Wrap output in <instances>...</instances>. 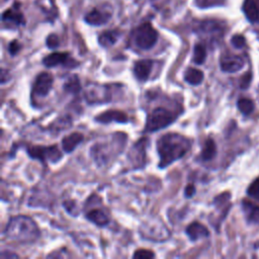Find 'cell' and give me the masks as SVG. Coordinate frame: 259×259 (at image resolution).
Here are the masks:
<instances>
[{"label": "cell", "mask_w": 259, "mask_h": 259, "mask_svg": "<svg viewBox=\"0 0 259 259\" xmlns=\"http://www.w3.org/2000/svg\"><path fill=\"white\" fill-rule=\"evenodd\" d=\"M190 149V141L176 133H167L157 141V151L160 157L159 168H166L174 161L181 159Z\"/></svg>", "instance_id": "1"}, {"label": "cell", "mask_w": 259, "mask_h": 259, "mask_svg": "<svg viewBox=\"0 0 259 259\" xmlns=\"http://www.w3.org/2000/svg\"><path fill=\"white\" fill-rule=\"evenodd\" d=\"M7 239L20 243L30 244L39 238L40 232L35 222L26 215H16L10 219L4 230Z\"/></svg>", "instance_id": "2"}, {"label": "cell", "mask_w": 259, "mask_h": 259, "mask_svg": "<svg viewBox=\"0 0 259 259\" xmlns=\"http://www.w3.org/2000/svg\"><path fill=\"white\" fill-rule=\"evenodd\" d=\"M159 38L158 30L152 25L151 22L145 21L136 26L131 33V39L133 44L140 50L152 49Z\"/></svg>", "instance_id": "3"}, {"label": "cell", "mask_w": 259, "mask_h": 259, "mask_svg": "<svg viewBox=\"0 0 259 259\" xmlns=\"http://www.w3.org/2000/svg\"><path fill=\"white\" fill-rule=\"evenodd\" d=\"M193 31L203 40L213 44L224 36L226 24L218 19H203L195 24Z\"/></svg>", "instance_id": "4"}, {"label": "cell", "mask_w": 259, "mask_h": 259, "mask_svg": "<svg viewBox=\"0 0 259 259\" xmlns=\"http://www.w3.org/2000/svg\"><path fill=\"white\" fill-rule=\"evenodd\" d=\"M177 117V114L173 111L159 106L154 108L147 116L145 131L152 133L162 130L170 125Z\"/></svg>", "instance_id": "5"}, {"label": "cell", "mask_w": 259, "mask_h": 259, "mask_svg": "<svg viewBox=\"0 0 259 259\" xmlns=\"http://www.w3.org/2000/svg\"><path fill=\"white\" fill-rule=\"evenodd\" d=\"M1 19L3 24L9 29H16L24 26L26 20L21 10V3L19 1H14L10 7L2 12Z\"/></svg>", "instance_id": "6"}, {"label": "cell", "mask_w": 259, "mask_h": 259, "mask_svg": "<svg viewBox=\"0 0 259 259\" xmlns=\"http://www.w3.org/2000/svg\"><path fill=\"white\" fill-rule=\"evenodd\" d=\"M30 158L40 160L41 162L56 163L62 159V154L56 145L53 146H33L26 149Z\"/></svg>", "instance_id": "7"}, {"label": "cell", "mask_w": 259, "mask_h": 259, "mask_svg": "<svg viewBox=\"0 0 259 259\" xmlns=\"http://www.w3.org/2000/svg\"><path fill=\"white\" fill-rule=\"evenodd\" d=\"M85 98L88 103H104L110 101V89L107 86L90 83L85 89Z\"/></svg>", "instance_id": "8"}, {"label": "cell", "mask_w": 259, "mask_h": 259, "mask_svg": "<svg viewBox=\"0 0 259 259\" xmlns=\"http://www.w3.org/2000/svg\"><path fill=\"white\" fill-rule=\"evenodd\" d=\"M42 64L48 67H56L62 65L66 68H76L79 65V62L72 59L68 52H54L42 59Z\"/></svg>", "instance_id": "9"}, {"label": "cell", "mask_w": 259, "mask_h": 259, "mask_svg": "<svg viewBox=\"0 0 259 259\" xmlns=\"http://www.w3.org/2000/svg\"><path fill=\"white\" fill-rule=\"evenodd\" d=\"M112 17L111 10L106 9L105 6L93 7L83 17L84 21L92 26H101L106 24Z\"/></svg>", "instance_id": "10"}, {"label": "cell", "mask_w": 259, "mask_h": 259, "mask_svg": "<svg viewBox=\"0 0 259 259\" xmlns=\"http://www.w3.org/2000/svg\"><path fill=\"white\" fill-rule=\"evenodd\" d=\"M53 83H54V78L51 73L42 72L38 74L32 86L33 95H36L39 97L47 96L52 89Z\"/></svg>", "instance_id": "11"}, {"label": "cell", "mask_w": 259, "mask_h": 259, "mask_svg": "<svg viewBox=\"0 0 259 259\" xmlns=\"http://www.w3.org/2000/svg\"><path fill=\"white\" fill-rule=\"evenodd\" d=\"M245 65L244 59L238 55H223L220 60L221 70L226 73H235L240 71Z\"/></svg>", "instance_id": "12"}, {"label": "cell", "mask_w": 259, "mask_h": 259, "mask_svg": "<svg viewBox=\"0 0 259 259\" xmlns=\"http://www.w3.org/2000/svg\"><path fill=\"white\" fill-rule=\"evenodd\" d=\"M95 120L100 123H109L112 121L125 123L128 121V117L123 111L110 109V110H106V111L100 113L99 115H97L95 117Z\"/></svg>", "instance_id": "13"}, {"label": "cell", "mask_w": 259, "mask_h": 259, "mask_svg": "<svg viewBox=\"0 0 259 259\" xmlns=\"http://www.w3.org/2000/svg\"><path fill=\"white\" fill-rule=\"evenodd\" d=\"M154 62L153 60L143 59L139 60L134 65V74L140 81H147L151 75Z\"/></svg>", "instance_id": "14"}, {"label": "cell", "mask_w": 259, "mask_h": 259, "mask_svg": "<svg viewBox=\"0 0 259 259\" xmlns=\"http://www.w3.org/2000/svg\"><path fill=\"white\" fill-rule=\"evenodd\" d=\"M147 139H142L138 143H136L133 147L131 152L130 158L132 162L136 165V167H141L145 164V157H146V143Z\"/></svg>", "instance_id": "15"}, {"label": "cell", "mask_w": 259, "mask_h": 259, "mask_svg": "<svg viewBox=\"0 0 259 259\" xmlns=\"http://www.w3.org/2000/svg\"><path fill=\"white\" fill-rule=\"evenodd\" d=\"M185 233L191 241H197L201 238H206L209 236L207 228L198 222L189 224L185 230Z\"/></svg>", "instance_id": "16"}, {"label": "cell", "mask_w": 259, "mask_h": 259, "mask_svg": "<svg viewBox=\"0 0 259 259\" xmlns=\"http://www.w3.org/2000/svg\"><path fill=\"white\" fill-rule=\"evenodd\" d=\"M119 37H120V31L118 29L104 30L98 35V44L102 48H110L116 44Z\"/></svg>", "instance_id": "17"}, {"label": "cell", "mask_w": 259, "mask_h": 259, "mask_svg": "<svg viewBox=\"0 0 259 259\" xmlns=\"http://www.w3.org/2000/svg\"><path fill=\"white\" fill-rule=\"evenodd\" d=\"M242 9L249 21L255 22L259 20V6L256 0H244Z\"/></svg>", "instance_id": "18"}, {"label": "cell", "mask_w": 259, "mask_h": 259, "mask_svg": "<svg viewBox=\"0 0 259 259\" xmlns=\"http://www.w3.org/2000/svg\"><path fill=\"white\" fill-rule=\"evenodd\" d=\"M83 139L84 137L82 134L72 133L62 140V148L66 153H71L83 141Z\"/></svg>", "instance_id": "19"}, {"label": "cell", "mask_w": 259, "mask_h": 259, "mask_svg": "<svg viewBox=\"0 0 259 259\" xmlns=\"http://www.w3.org/2000/svg\"><path fill=\"white\" fill-rule=\"evenodd\" d=\"M242 207L249 223L259 224V205L244 199L242 202Z\"/></svg>", "instance_id": "20"}, {"label": "cell", "mask_w": 259, "mask_h": 259, "mask_svg": "<svg viewBox=\"0 0 259 259\" xmlns=\"http://www.w3.org/2000/svg\"><path fill=\"white\" fill-rule=\"evenodd\" d=\"M86 218L88 221L93 223L98 227H105L109 224V219L104 211L101 209H91L86 213Z\"/></svg>", "instance_id": "21"}, {"label": "cell", "mask_w": 259, "mask_h": 259, "mask_svg": "<svg viewBox=\"0 0 259 259\" xmlns=\"http://www.w3.org/2000/svg\"><path fill=\"white\" fill-rule=\"evenodd\" d=\"M184 80L190 85H199L203 80V73L198 69L189 67L184 73Z\"/></svg>", "instance_id": "22"}, {"label": "cell", "mask_w": 259, "mask_h": 259, "mask_svg": "<svg viewBox=\"0 0 259 259\" xmlns=\"http://www.w3.org/2000/svg\"><path fill=\"white\" fill-rule=\"evenodd\" d=\"M217 153V147L215 143L213 142L212 139H207L203 145V148L200 153V157L203 161H208L211 160Z\"/></svg>", "instance_id": "23"}, {"label": "cell", "mask_w": 259, "mask_h": 259, "mask_svg": "<svg viewBox=\"0 0 259 259\" xmlns=\"http://www.w3.org/2000/svg\"><path fill=\"white\" fill-rule=\"evenodd\" d=\"M64 90L66 92L72 93V94H77L81 91V84L78 76L73 75L70 78H68L64 84Z\"/></svg>", "instance_id": "24"}, {"label": "cell", "mask_w": 259, "mask_h": 259, "mask_svg": "<svg viewBox=\"0 0 259 259\" xmlns=\"http://www.w3.org/2000/svg\"><path fill=\"white\" fill-rule=\"evenodd\" d=\"M206 59V49L205 46L201 42H197L193 48V62L196 65H201L205 62Z\"/></svg>", "instance_id": "25"}, {"label": "cell", "mask_w": 259, "mask_h": 259, "mask_svg": "<svg viewBox=\"0 0 259 259\" xmlns=\"http://www.w3.org/2000/svg\"><path fill=\"white\" fill-rule=\"evenodd\" d=\"M239 110L243 114H250L254 110V103L251 99L248 98H240L237 102Z\"/></svg>", "instance_id": "26"}, {"label": "cell", "mask_w": 259, "mask_h": 259, "mask_svg": "<svg viewBox=\"0 0 259 259\" xmlns=\"http://www.w3.org/2000/svg\"><path fill=\"white\" fill-rule=\"evenodd\" d=\"M226 0H194V4L198 8H208L213 6L223 5Z\"/></svg>", "instance_id": "27"}, {"label": "cell", "mask_w": 259, "mask_h": 259, "mask_svg": "<svg viewBox=\"0 0 259 259\" xmlns=\"http://www.w3.org/2000/svg\"><path fill=\"white\" fill-rule=\"evenodd\" d=\"M46 45L49 49L54 50L57 49L60 46V40H59V36L56 33H51L47 36L46 38Z\"/></svg>", "instance_id": "28"}, {"label": "cell", "mask_w": 259, "mask_h": 259, "mask_svg": "<svg viewBox=\"0 0 259 259\" xmlns=\"http://www.w3.org/2000/svg\"><path fill=\"white\" fill-rule=\"evenodd\" d=\"M248 194L252 197H254L255 199L259 200V177L257 179H255L251 185L248 188Z\"/></svg>", "instance_id": "29"}, {"label": "cell", "mask_w": 259, "mask_h": 259, "mask_svg": "<svg viewBox=\"0 0 259 259\" xmlns=\"http://www.w3.org/2000/svg\"><path fill=\"white\" fill-rule=\"evenodd\" d=\"M133 257L140 258V259H149V258L155 257V254L152 251L147 250V249H139L134 253Z\"/></svg>", "instance_id": "30"}, {"label": "cell", "mask_w": 259, "mask_h": 259, "mask_svg": "<svg viewBox=\"0 0 259 259\" xmlns=\"http://www.w3.org/2000/svg\"><path fill=\"white\" fill-rule=\"evenodd\" d=\"M21 49H22V45L17 39L11 40L8 45V52L11 56L17 55L21 51Z\"/></svg>", "instance_id": "31"}, {"label": "cell", "mask_w": 259, "mask_h": 259, "mask_svg": "<svg viewBox=\"0 0 259 259\" xmlns=\"http://www.w3.org/2000/svg\"><path fill=\"white\" fill-rule=\"evenodd\" d=\"M231 42L232 45L237 48V49H241L243 47H245L246 45V40H245V37L241 34H235L232 36L231 38Z\"/></svg>", "instance_id": "32"}, {"label": "cell", "mask_w": 259, "mask_h": 259, "mask_svg": "<svg viewBox=\"0 0 259 259\" xmlns=\"http://www.w3.org/2000/svg\"><path fill=\"white\" fill-rule=\"evenodd\" d=\"M250 82H251V74L247 73L244 76H242L241 81H240V87L242 89H246L250 85Z\"/></svg>", "instance_id": "33"}, {"label": "cell", "mask_w": 259, "mask_h": 259, "mask_svg": "<svg viewBox=\"0 0 259 259\" xmlns=\"http://www.w3.org/2000/svg\"><path fill=\"white\" fill-rule=\"evenodd\" d=\"M195 193V186L193 184H188L184 189L185 197H191Z\"/></svg>", "instance_id": "34"}, {"label": "cell", "mask_w": 259, "mask_h": 259, "mask_svg": "<svg viewBox=\"0 0 259 259\" xmlns=\"http://www.w3.org/2000/svg\"><path fill=\"white\" fill-rule=\"evenodd\" d=\"M153 6H155L156 8H161L163 5H165L167 3L168 0H149Z\"/></svg>", "instance_id": "35"}, {"label": "cell", "mask_w": 259, "mask_h": 259, "mask_svg": "<svg viewBox=\"0 0 259 259\" xmlns=\"http://www.w3.org/2000/svg\"><path fill=\"white\" fill-rule=\"evenodd\" d=\"M1 1H2V3H3V2H5V1H7V0H1Z\"/></svg>", "instance_id": "36"}, {"label": "cell", "mask_w": 259, "mask_h": 259, "mask_svg": "<svg viewBox=\"0 0 259 259\" xmlns=\"http://www.w3.org/2000/svg\"><path fill=\"white\" fill-rule=\"evenodd\" d=\"M257 1V3H258V6H259V0H256Z\"/></svg>", "instance_id": "37"}]
</instances>
